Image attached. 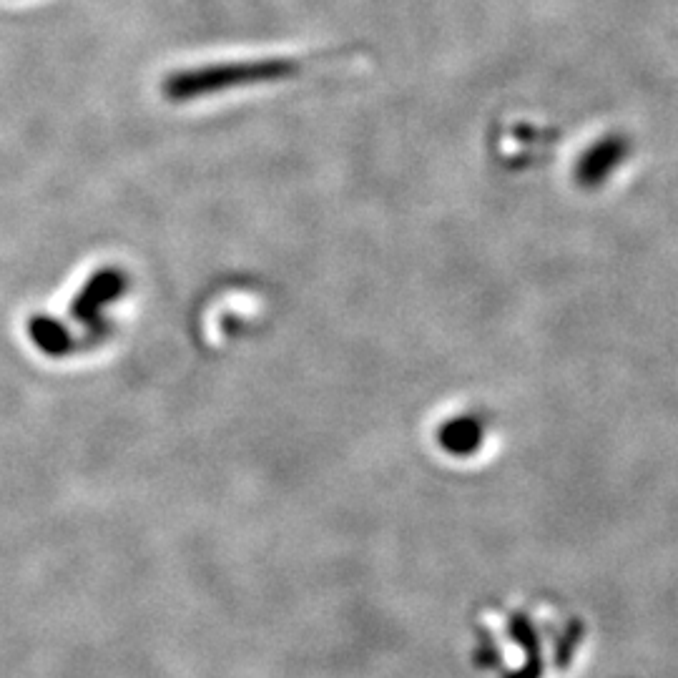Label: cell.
<instances>
[{
    "label": "cell",
    "mask_w": 678,
    "mask_h": 678,
    "mask_svg": "<svg viewBox=\"0 0 678 678\" xmlns=\"http://www.w3.org/2000/svg\"><path fill=\"white\" fill-rule=\"evenodd\" d=\"M297 73V63L287 58H264V61H244V63H221V66H201L186 68V71L166 76L164 96L169 101H189V98L206 96V93H219L226 88L257 86V83L279 81Z\"/></svg>",
    "instance_id": "1"
}]
</instances>
